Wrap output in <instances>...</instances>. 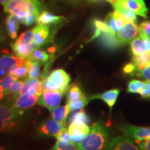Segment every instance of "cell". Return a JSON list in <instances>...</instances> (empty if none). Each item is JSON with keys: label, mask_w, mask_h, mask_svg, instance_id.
<instances>
[{"label": "cell", "mask_w": 150, "mask_h": 150, "mask_svg": "<svg viewBox=\"0 0 150 150\" xmlns=\"http://www.w3.org/2000/svg\"><path fill=\"white\" fill-rule=\"evenodd\" d=\"M6 96V94L4 92V90L2 86L0 85V102L4 100Z\"/></svg>", "instance_id": "cell-45"}, {"label": "cell", "mask_w": 150, "mask_h": 150, "mask_svg": "<svg viewBox=\"0 0 150 150\" xmlns=\"http://www.w3.org/2000/svg\"><path fill=\"white\" fill-rule=\"evenodd\" d=\"M145 88L142 90L140 95L144 98L149 99L150 97V81H145Z\"/></svg>", "instance_id": "cell-42"}, {"label": "cell", "mask_w": 150, "mask_h": 150, "mask_svg": "<svg viewBox=\"0 0 150 150\" xmlns=\"http://www.w3.org/2000/svg\"><path fill=\"white\" fill-rule=\"evenodd\" d=\"M89 102L90 101L88 100V99L85 97L82 99H78L76 101H74V102L67 103V104H68L71 111H74V110L82 109V108L85 107L86 105L88 104Z\"/></svg>", "instance_id": "cell-33"}, {"label": "cell", "mask_w": 150, "mask_h": 150, "mask_svg": "<svg viewBox=\"0 0 150 150\" xmlns=\"http://www.w3.org/2000/svg\"><path fill=\"white\" fill-rule=\"evenodd\" d=\"M20 21L16 16L8 15L5 20V26L6 32L12 40H15L18 35Z\"/></svg>", "instance_id": "cell-19"}, {"label": "cell", "mask_w": 150, "mask_h": 150, "mask_svg": "<svg viewBox=\"0 0 150 150\" xmlns=\"http://www.w3.org/2000/svg\"><path fill=\"white\" fill-rule=\"evenodd\" d=\"M109 142V133L104 122L97 121L88 134L77 143L78 150H105Z\"/></svg>", "instance_id": "cell-1"}, {"label": "cell", "mask_w": 150, "mask_h": 150, "mask_svg": "<svg viewBox=\"0 0 150 150\" xmlns=\"http://www.w3.org/2000/svg\"><path fill=\"white\" fill-rule=\"evenodd\" d=\"M11 74L16 78V79H20L24 78L28 75V67L27 64H24L22 66H20L11 70L10 72Z\"/></svg>", "instance_id": "cell-35"}, {"label": "cell", "mask_w": 150, "mask_h": 150, "mask_svg": "<svg viewBox=\"0 0 150 150\" xmlns=\"http://www.w3.org/2000/svg\"><path fill=\"white\" fill-rule=\"evenodd\" d=\"M137 72V67L136 65L133 61L130 63H127L122 68V72L125 74H128L133 76L135 73Z\"/></svg>", "instance_id": "cell-39"}, {"label": "cell", "mask_w": 150, "mask_h": 150, "mask_svg": "<svg viewBox=\"0 0 150 150\" xmlns=\"http://www.w3.org/2000/svg\"><path fill=\"white\" fill-rule=\"evenodd\" d=\"M50 150H78L77 145L72 142H64L56 140L55 145Z\"/></svg>", "instance_id": "cell-30"}, {"label": "cell", "mask_w": 150, "mask_h": 150, "mask_svg": "<svg viewBox=\"0 0 150 150\" xmlns=\"http://www.w3.org/2000/svg\"><path fill=\"white\" fill-rule=\"evenodd\" d=\"M144 42H145L146 47H147V51L150 52V38H144Z\"/></svg>", "instance_id": "cell-46"}, {"label": "cell", "mask_w": 150, "mask_h": 150, "mask_svg": "<svg viewBox=\"0 0 150 150\" xmlns=\"http://www.w3.org/2000/svg\"><path fill=\"white\" fill-rule=\"evenodd\" d=\"M26 61L27 59L18 57L7 50H3L0 55V72L8 74L13 69L25 64Z\"/></svg>", "instance_id": "cell-5"}, {"label": "cell", "mask_w": 150, "mask_h": 150, "mask_svg": "<svg viewBox=\"0 0 150 150\" xmlns=\"http://www.w3.org/2000/svg\"><path fill=\"white\" fill-rule=\"evenodd\" d=\"M33 35H34L33 29L28 30L20 35V36L17 39L16 42L18 45L30 44L33 42Z\"/></svg>", "instance_id": "cell-29"}, {"label": "cell", "mask_w": 150, "mask_h": 150, "mask_svg": "<svg viewBox=\"0 0 150 150\" xmlns=\"http://www.w3.org/2000/svg\"><path fill=\"white\" fill-rule=\"evenodd\" d=\"M6 40V35L2 27L0 24V45Z\"/></svg>", "instance_id": "cell-44"}, {"label": "cell", "mask_w": 150, "mask_h": 150, "mask_svg": "<svg viewBox=\"0 0 150 150\" xmlns=\"http://www.w3.org/2000/svg\"><path fill=\"white\" fill-rule=\"evenodd\" d=\"M6 13L13 15L19 20L40 13L42 4L38 0H10L3 4Z\"/></svg>", "instance_id": "cell-2"}, {"label": "cell", "mask_w": 150, "mask_h": 150, "mask_svg": "<svg viewBox=\"0 0 150 150\" xmlns=\"http://www.w3.org/2000/svg\"><path fill=\"white\" fill-rule=\"evenodd\" d=\"M44 91H59L65 95L70 88V76L63 69H56L50 73L47 77L41 80Z\"/></svg>", "instance_id": "cell-3"}, {"label": "cell", "mask_w": 150, "mask_h": 150, "mask_svg": "<svg viewBox=\"0 0 150 150\" xmlns=\"http://www.w3.org/2000/svg\"><path fill=\"white\" fill-rule=\"evenodd\" d=\"M120 92V89L114 88L109 90V91H107L106 92H104V93H102L91 95V96H90L88 99L89 101L96 99H101V100H102L103 102H104L108 105V106L109 107L110 112H111L112 108L113 107L114 105H115L116 101H117Z\"/></svg>", "instance_id": "cell-14"}, {"label": "cell", "mask_w": 150, "mask_h": 150, "mask_svg": "<svg viewBox=\"0 0 150 150\" xmlns=\"http://www.w3.org/2000/svg\"><path fill=\"white\" fill-rule=\"evenodd\" d=\"M93 24L94 27H95V32H94V34L91 39V40L96 38H98L102 32H112L109 26L108 25L106 22H103L102 20H98V19H95L93 20Z\"/></svg>", "instance_id": "cell-23"}, {"label": "cell", "mask_w": 150, "mask_h": 150, "mask_svg": "<svg viewBox=\"0 0 150 150\" xmlns=\"http://www.w3.org/2000/svg\"><path fill=\"white\" fill-rule=\"evenodd\" d=\"M0 150H10V149H9V147H7V146L1 145V144H0Z\"/></svg>", "instance_id": "cell-48"}, {"label": "cell", "mask_w": 150, "mask_h": 150, "mask_svg": "<svg viewBox=\"0 0 150 150\" xmlns=\"http://www.w3.org/2000/svg\"><path fill=\"white\" fill-rule=\"evenodd\" d=\"M83 92L82 91L81 88L77 84H72L70 86L67 94V103L74 102L78 99H82L85 97Z\"/></svg>", "instance_id": "cell-22"}, {"label": "cell", "mask_w": 150, "mask_h": 150, "mask_svg": "<svg viewBox=\"0 0 150 150\" xmlns=\"http://www.w3.org/2000/svg\"><path fill=\"white\" fill-rule=\"evenodd\" d=\"M74 120L81 121L88 125H89L91 122V118L87 114V112L83 109H80L79 110L73 112L72 115L70 116V119H69L70 123Z\"/></svg>", "instance_id": "cell-27"}, {"label": "cell", "mask_w": 150, "mask_h": 150, "mask_svg": "<svg viewBox=\"0 0 150 150\" xmlns=\"http://www.w3.org/2000/svg\"><path fill=\"white\" fill-rule=\"evenodd\" d=\"M50 112L52 119L65 126L67 116L70 114L71 110L68 104H67L65 106H58L57 107L50 110Z\"/></svg>", "instance_id": "cell-18"}, {"label": "cell", "mask_w": 150, "mask_h": 150, "mask_svg": "<svg viewBox=\"0 0 150 150\" xmlns=\"http://www.w3.org/2000/svg\"><path fill=\"white\" fill-rule=\"evenodd\" d=\"M63 95H64L63 93L59 91H44L42 95L39 97L38 104L47 108L50 111L59 106Z\"/></svg>", "instance_id": "cell-9"}, {"label": "cell", "mask_w": 150, "mask_h": 150, "mask_svg": "<svg viewBox=\"0 0 150 150\" xmlns=\"http://www.w3.org/2000/svg\"><path fill=\"white\" fill-rule=\"evenodd\" d=\"M57 140H60V141L64 142H71L70 140V136L69 134L68 131L66 128L63 129L59 134L57 135V136L56 137Z\"/></svg>", "instance_id": "cell-41"}, {"label": "cell", "mask_w": 150, "mask_h": 150, "mask_svg": "<svg viewBox=\"0 0 150 150\" xmlns=\"http://www.w3.org/2000/svg\"><path fill=\"white\" fill-rule=\"evenodd\" d=\"M134 75L138 77L144 79L146 81H150V65L145 67L141 71H137Z\"/></svg>", "instance_id": "cell-40"}, {"label": "cell", "mask_w": 150, "mask_h": 150, "mask_svg": "<svg viewBox=\"0 0 150 150\" xmlns=\"http://www.w3.org/2000/svg\"><path fill=\"white\" fill-rule=\"evenodd\" d=\"M26 64L28 67V78H38L40 76L41 65L38 62L27 59Z\"/></svg>", "instance_id": "cell-24"}, {"label": "cell", "mask_w": 150, "mask_h": 150, "mask_svg": "<svg viewBox=\"0 0 150 150\" xmlns=\"http://www.w3.org/2000/svg\"><path fill=\"white\" fill-rule=\"evenodd\" d=\"M99 37H100L101 44L108 50H114L122 45L121 42L117 38V34L113 32H102Z\"/></svg>", "instance_id": "cell-17"}, {"label": "cell", "mask_w": 150, "mask_h": 150, "mask_svg": "<svg viewBox=\"0 0 150 150\" xmlns=\"http://www.w3.org/2000/svg\"><path fill=\"white\" fill-rule=\"evenodd\" d=\"M138 33V27L136 22H130L123 26L117 33V37L122 45L130 42L137 36Z\"/></svg>", "instance_id": "cell-12"}, {"label": "cell", "mask_w": 150, "mask_h": 150, "mask_svg": "<svg viewBox=\"0 0 150 150\" xmlns=\"http://www.w3.org/2000/svg\"><path fill=\"white\" fill-rule=\"evenodd\" d=\"M14 80H16V78L12 74H11L10 73L6 74L2 78L0 79V85L3 87L4 92L6 94V96L8 95L11 85L13 82Z\"/></svg>", "instance_id": "cell-32"}, {"label": "cell", "mask_w": 150, "mask_h": 150, "mask_svg": "<svg viewBox=\"0 0 150 150\" xmlns=\"http://www.w3.org/2000/svg\"><path fill=\"white\" fill-rule=\"evenodd\" d=\"M106 1L111 4L114 7L118 4V3H119V1H120V0H106Z\"/></svg>", "instance_id": "cell-47"}, {"label": "cell", "mask_w": 150, "mask_h": 150, "mask_svg": "<svg viewBox=\"0 0 150 150\" xmlns=\"http://www.w3.org/2000/svg\"><path fill=\"white\" fill-rule=\"evenodd\" d=\"M105 22H106L108 25L109 26V27L110 28V29H111L112 32H114L117 34L118 29H117V25H116L115 19V17H114L113 12L109 13L106 16V19H105Z\"/></svg>", "instance_id": "cell-37"}, {"label": "cell", "mask_w": 150, "mask_h": 150, "mask_svg": "<svg viewBox=\"0 0 150 150\" xmlns=\"http://www.w3.org/2000/svg\"><path fill=\"white\" fill-rule=\"evenodd\" d=\"M65 127L53 119H47L42 122L37 129V134L43 138L56 137Z\"/></svg>", "instance_id": "cell-7"}, {"label": "cell", "mask_w": 150, "mask_h": 150, "mask_svg": "<svg viewBox=\"0 0 150 150\" xmlns=\"http://www.w3.org/2000/svg\"><path fill=\"white\" fill-rule=\"evenodd\" d=\"M117 6L128 8L144 18H147L148 9L144 0H120Z\"/></svg>", "instance_id": "cell-13"}, {"label": "cell", "mask_w": 150, "mask_h": 150, "mask_svg": "<svg viewBox=\"0 0 150 150\" xmlns=\"http://www.w3.org/2000/svg\"><path fill=\"white\" fill-rule=\"evenodd\" d=\"M28 59L38 62L41 65H42L43 63H45L47 62L49 55L44 50H40V49H35Z\"/></svg>", "instance_id": "cell-26"}, {"label": "cell", "mask_w": 150, "mask_h": 150, "mask_svg": "<svg viewBox=\"0 0 150 150\" xmlns=\"http://www.w3.org/2000/svg\"><path fill=\"white\" fill-rule=\"evenodd\" d=\"M138 147L141 150H150V138L143 141L139 142Z\"/></svg>", "instance_id": "cell-43"}, {"label": "cell", "mask_w": 150, "mask_h": 150, "mask_svg": "<svg viewBox=\"0 0 150 150\" xmlns=\"http://www.w3.org/2000/svg\"><path fill=\"white\" fill-rule=\"evenodd\" d=\"M149 99H150V97H149Z\"/></svg>", "instance_id": "cell-50"}, {"label": "cell", "mask_w": 150, "mask_h": 150, "mask_svg": "<svg viewBox=\"0 0 150 150\" xmlns=\"http://www.w3.org/2000/svg\"><path fill=\"white\" fill-rule=\"evenodd\" d=\"M39 97L40 96L37 95H29L27 93L19 95L16 98L14 104L12 105V106L17 113L20 115L23 113L24 110L33 107L38 103Z\"/></svg>", "instance_id": "cell-10"}, {"label": "cell", "mask_w": 150, "mask_h": 150, "mask_svg": "<svg viewBox=\"0 0 150 150\" xmlns=\"http://www.w3.org/2000/svg\"><path fill=\"white\" fill-rule=\"evenodd\" d=\"M36 47H38L34 42L27 45H18L16 42L11 44V48L14 54L24 59H28Z\"/></svg>", "instance_id": "cell-16"}, {"label": "cell", "mask_w": 150, "mask_h": 150, "mask_svg": "<svg viewBox=\"0 0 150 150\" xmlns=\"http://www.w3.org/2000/svg\"><path fill=\"white\" fill-rule=\"evenodd\" d=\"M39 15L40 14L31 15V16L26 17V18L20 19V20H19V21L21 22V23L24 24V25L27 26V27H30V26L33 25V24H35V22H37Z\"/></svg>", "instance_id": "cell-38"}, {"label": "cell", "mask_w": 150, "mask_h": 150, "mask_svg": "<svg viewBox=\"0 0 150 150\" xmlns=\"http://www.w3.org/2000/svg\"><path fill=\"white\" fill-rule=\"evenodd\" d=\"M120 128L125 136L132 138L136 142L143 141L150 138V127L122 125Z\"/></svg>", "instance_id": "cell-6"}, {"label": "cell", "mask_w": 150, "mask_h": 150, "mask_svg": "<svg viewBox=\"0 0 150 150\" xmlns=\"http://www.w3.org/2000/svg\"><path fill=\"white\" fill-rule=\"evenodd\" d=\"M34 35H33V42L37 47L44 45L48 42L50 38V27L45 24H38L36 27L33 28Z\"/></svg>", "instance_id": "cell-15"}, {"label": "cell", "mask_w": 150, "mask_h": 150, "mask_svg": "<svg viewBox=\"0 0 150 150\" xmlns=\"http://www.w3.org/2000/svg\"><path fill=\"white\" fill-rule=\"evenodd\" d=\"M138 34L142 40L150 38V21L143 22L138 26Z\"/></svg>", "instance_id": "cell-34"}, {"label": "cell", "mask_w": 150, "mask_h": 150, "mask_svg": "<svg viewBox=\"0 0 150 150\" xmlns=\"http://www.w3.org/2000/svg\"><path fill=\"white\" fill-rule=\"evenodd\" d=\"M105 150H141L134 145L130 138L127 136H119L111 139Z\"/></svg>", "instance_id": "cell-11"}, {"label": "cell", "mask_w": 150, "mask_h": 150, "mask_svg": "<svg viewBox=\"0 0 150 150\" xmlns=\"http://www.w3.org/2000/svg\"><path fill=\"white\" fill-rule=\"evenodd\" d=\"M145 81H141L140 80L133 79L130 81L128 83L127 92L129 93H140L145 88Z\"/></svg>", "instance_id": "cell-28"}, {"label": "cell", "mask_w": 150, "mask_h": 150, "mask_svg": "<svg viewBox=\"0 0 150 150\" xmlns=\"http://www.w3.org/2000/svg\"><path fill=\"white\" fill-rule=\"evenodd\" d=\"M63 20H64L63 16H58L48 11H43L39 15L37 23L38 24H45L48 26L54 25L59 24Z\"/></svg>", "instance_id": "cell-20"}, {"label": "cell", "mask_w": 150, "mask_h": 150, "mask_svg": "<svg viewBox=\"0 0 150 150\" xmlns=\"http://www.w3.org/2000/svg\"><path fill=\"white\" fill-rule=\"evenodd\" d=\"M131 61L136 64L137 71L142 70L145 67L150 65V52L147 51L139 55L134 56Z\"/></svg>", "instance_id": "cell-21"}, {"label": "cell", "mask_w": 150, "mask_h": 150, "mask_svg": "<svg viewBox=\"0 0 150 150\" xmlns=\"http://www.w3.org/2000/svg\"><path fill=\"white\" fill-rule=\"evenodd\" d=\"M91 130L89 126L86 123L79 120H74L70 123L68 131L70 136L71 142L76 144L81 141L88 134Z\"/></svg>", "instance_id": "cell-8"}, {"label": "cell", "mask_w": 150, "mask_h": 150, "mask_svg": "<svg viewBox=\"0 0 150 150\" xmlns=\"http://www.w3.org/2000/svg\"><path fill=\"white\" fill-rule=\"evenodd\" d=\"M23 85H24L23 81L19 80V79L14 80L12 84L11 85L8 95H12L13 96L16 97H18L20 90L22 89Z\"/></svg>", "instance_id": "cell-36"}, {"label": "cell", "mask_w": 150, "mask_h": 150, "mask_svg": "<svg viewBox=\"0 0 150 150\" xmlns=\"http://www.w3.org/2000/svg\"><path fill=\"white\" fill-rule=\"evenodd\" d=\"M8 1H10V0H0V4H4L5 3L8 2Z\"/></svg>", "instance_id": "cell-49"}, {"label": "cell", "mask_w": 150, "mask_h": 150, "mask_svg": "<svg viewBox=\"0 0 150 150\" xmlns=\"http://www.w3.org/2000/svg\"><path fill=\"white\" fill-rule=\"evenodd\" d=\"M131 49L134 56L139 55V54L145 53L147 51L145 42L140 38H136L131 41Z\"/></svg>", "instance_id": "cell-25"}, {"label": "cell", "mask_w": 150, "mask_h": 150, "mask_svg": "<svg viewBox=\"0 0 150 150\" xmlns=\"http://www.w3.org/2000/svg\"><path fill=\"white\" fill-rule=\"evenodd\" d=\"M18 115L12 106L8 104H0V133L13 130L17 127Z\"/></svg>", "instance_id": "cell-4"}, {"label": "cell", "mask_w": 150, "mask_h": 150, "mask_svg": "<svg viewBox=\"0 0 150 150\" xmlns=\"http://www.w3.org/2000/svg\"><path fill=\"white\" fill-rule=\"evenodd\" d=\"M114 8H115V11H117V12L123 15V16L127 19H128L130 22H134L136 23V14L133 12V11H131V10H129V9L127 8H125V7L120 6H114Z\"/></svg>", "instance_id": "cell-31"}]
</instances>
